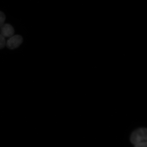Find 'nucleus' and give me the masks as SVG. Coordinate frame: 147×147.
Wrapping results in <instances>:
<instances>
[{"label": "nucleus", "instance_id": "obj_1", "mask_svg": "<svg viewBox=\"0 0 147 147\" xmlns=\"http://www.w3.org/2000/svg\"><path fill=\"white\" fill-rule=\"evenodd\" d=\"M147 130L146 128H139L132 133L130 138L131 143L134 145L147 142Z\"/></svg>", "mask_w": 147, "mask_h": 147}, {"label": "nucleus", "instance_id": "obj_2", "mask_svg": "<svg viewBox=\"0 0 147 147\" xmlns=\"http://www.w3.org/2000/svg\"><path fill=\"white\" fill-rule=\"evenodd\" d=\"M23 41V38L22 36L19 35H16L11 37L6 42V45L9 49L13 50L19 47Z\"/></svg>", "mask_w": 147, "mask_h": 147}, {"label": "nucleus", "instance_id": "obj_3", "mask_svg": "<svg viewBox=\"0 0 147 147\" xmlns=\"http://www.w3.org/2000/svg\"><path fill=\"white\" fill-rule=\"evenodd\" d=\"M0 34L4 37H11L14 33V30L13 26L9 24H4L1 27Z\"/></svg>", "mask_w": 147, "mask_h": 147}, {"label": "nucleus", "instance_id": "obj_4", "mask_svg": "<svg viewBox=\"0 0 147 147\" xmlns=\"http://www.w3.org/2000/svg\"><path fill=\"white\" fill-rule=\"evenodd\" d=\"M6 17L4 13L0 11V28H1L4 24L5 21Z\"/></svg>", "mask_w": 147, "mask_h": 147}, {"label": "nucleus", "instance_id": "obj_5", "mask_svg": "<svg viewBox=\"0 0 147 147\" xmlns=\"http://www.w3.org/2000/svg\"><path fill=\"white\" fill-rule=\"evenodd\" d=\"M6 45V41L5 38L0 34V49H3L5 47Z\"/></svg>", "mask_w": 147, "mask_h": 147}, {"label": "nucleus", "instance_id": "obj_6", "mask_svg": "<svg viewBox=\"0 0 147 147\" xmlns=\"http://www.w3.org/2000/svg\"><path fill=\"white\" fill-rule=\"evenodd\" d=\"M134 147H147V142H142L134 145Z\"/></svg>", "mask_w": 147, "mask_h": 147}]
</instances>
